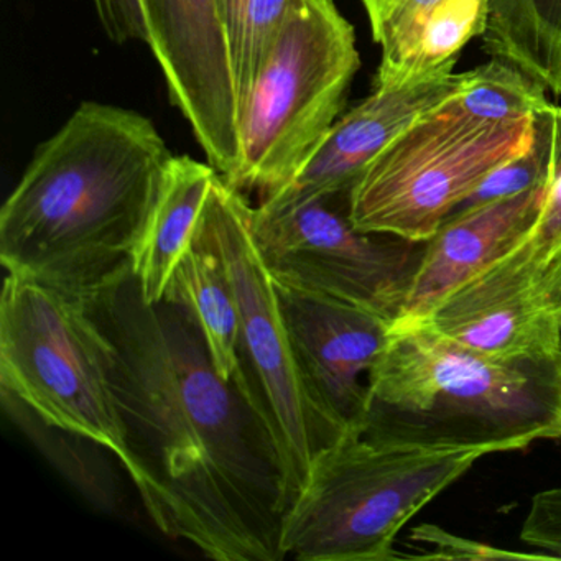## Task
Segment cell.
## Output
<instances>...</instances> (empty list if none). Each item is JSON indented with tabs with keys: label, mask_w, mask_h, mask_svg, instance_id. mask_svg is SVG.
Masks as SVG:
<instances>
[{
	"label": "cell",
	"mask_w": 561,
	"mask_h": 561,
	"mask_svg": "<svg viewBox=\"0 0 561 561\" xmlns=\"http://www.w3.org/2000/svg\"><path fill=\"white\" fill-rule=\"evenodd\" d=\"M84 300L110 340L124 469L153 524L211 560H285L284 461L241 364L222 377L192 311L147 304L133 267Z\"/></svg>",
	"instance_id": "1"
},
{
	"label": "cell",
	"mask_w": 561,
	"mask_h": 561,
	"mask_svg": "<svg viewBox=\"0 0 561 561\" xmlns=\"http://www.w3.org/2000/svg\"><path fill=\"white\" fill-rule=\"evenodd\" d=\"M173 157L149 117L84 101L2 206V265L90 297L130 268Z\"/></svg>",
	"instance_id": "2"
},
{
	"label": "cell",
	"mask_w": 561,
	"mask_h": 561,
	"mask_svg": "<svg viewBox=\"0 0 561 561\" xmlns=\"http://www.w3.org/2000/svg\"><path fill=\"white\" fill-rule=\"evenodd\" d=\"M360 435L412 448L515 451L561 438V354L499 357L423 323H392Z\"/></svg>",
	"instance_id": "3"
},
{
	"label": "cell",
	"mask_w": 561,
	"mask_h": 561,
	"mask_svg": "<svg viewBox=\"0 0 561 561\" xmlns=\"http://www.w3.org/2000/svg\"><path fill=\"white\" fill-rule=\"evenodd\" d=\"M489 456L482 449L412 448L347 432L320 453L282 527L285 558L397 560L393 541L428 502Z\"/></svg>",
	"instance_id": "4"
},
{
	"label": "cell",
	"mask_w": 561,
	"mask_h": 561,
	"mask_svg": "<svg viewBox=\"0 0 561 561\" xmlns=\"http://www.w3.org/2000/svg\"><path fill=\"white\" fill-rule=\"evenodd\" d=\"M360 68L356 32L330 0L288 15L239 113V160L229 186L259 202L295 182L343 116Z\"/></svg>",
	"instance_id": "5"
},
{
	"label": "cell",
	"mask_w": 561,
	"mask_h": 561,
	"mask_svg": "<svg viewBox=\"0 0 561 561\" xmlns=\"http://www.w3.org/2000/svg\"><path fill=\"white\" fill-rule=\"evenodd\" d=\"M0 383L42 422L90 439L126 466L111 344L84 298L8 272L0 304Z\"/></svg>",
	"instance_id": "6"
},
{
	"label": "cell",
	"mask_w": 561,
	"mask_h": 561,
	"mask_svg": "<svg viewBox=\"0 0 561 561\" xmlns=\"http://www.w3.org/2000/svg\"><path fill=\"white\" fill-rule=\"evenodd\" d=\"M251 215L248 196L218 175L193 239L215 252L231 282L241 318V367L274 426L291 505L317 456L347 430L318 405L305 382L282 313L277 284L252 236Z\"/></svg>",
	"instance_id": "7"
},
{
	"label": "cell",
	"mask_w": 561,
	"mask_h": 561,
	"mask_svg": "<svg viewBox=\"0 0 561 561\" xmlns=\"http://www.w3.org/2000/svg\"><path fill=\"white\" fill-rule=\"evenodd\" d=\"M449 100L400 134L357 180L350 199L357 229L428 241L495 169L530 142L531 121L481 123Z\"/></svg>",
	"instance_id": "8"
},
{
	"label": "cell",
	"mask_w": 561,
	"mask_h": 561,
	"mask_svg": "<svg viewBox=\"0 0 561 561\" xmlns=\"http://www.w3.org/2000/svg\"><path fill=\"white\" fill-rule=\"evenodd\" d=\"M351 190L278 195L252 206L251 229L278 284L330 295L396 321L425 242L357 229Z\"/></svg>",
	"instance_id": "9"
},
{
	"label": "cell",
	"mask_w": 561,
	"mask_h": 561,
	"mask_svg": "<svg viewBox=\"0 0 561 561\" xmlns=\"http://www.w3.org/2000/svg\"><path fill=\"white\" fill-rule=\"evenodd\" d=\"M150 51L170 103L222 180L239 160V104L215 0H142Z\"/></svg>",
	"instance_id": "10"
},
{
	"label": "cell",
	"mask_w": 561,
	"mask_h": 561,
	"mask_svg": "<svg viewBox=\"0 0 561 561\" xmlns=\"http://www.w3.org/2000/svg\"><path fill=\"white\" fill-rule=\"evenodd\" d=\"M275 284L311 396L337 425L359 432L366 416L367 379L389 343L393 321L330 295Z\"/></svg>",
	"instance_id": "11"
},
{
	"label": "cell",
	"mask_w": 561,
	"mask_h": 561,
	"mask_svg": "<svg viewBox=\"0 0 561 561\" xmlns=\"http://www.w3.org/2000/svg\"><path fill=\"white\" fill-rule=\"evenodd\" d=\"M459 83L461 75L451 73L374 84L373 93L336 121L300 175L280 193L305 196L353 190L367 167L420 117L455 96Z\"/></svg>",
	"instance_id": "12"
},
{
	"label": "cell",
	"mask_w": 561,
	"mask_h": 561,
	"mask_svg": "<svg viewBox=\"0 0 561 561\" xmlns=\"http://www.w3.org/2000/svg\"><path fill=\"white\" fill-rule=\"evenodd\" d=\"M545 183L453 213L425 241L402 311L393 323L426 320L453 291L507 252L534 225Z\"/></svg>",
	"instance_id": "13"
},
{
	"label": "cell",
	"mask_w": 561,
	"mask_h": 561,
	"mask_svg": "<svg viewBox=\"0 0 561 561\" xmlns=\"http://www.w3.org/2000/svg\"><path fill=\"white\" fill-rule=\"evenodd\" d=\"M218 172L190 156L173 157L152 215L137 242L130 267L147 304L165 297L176 265L192 248L199 216Z\"/></svg>",
	"instance_id": "14"
},
{
	"label": "cell",
	"mask_w": 561,
	"mask_h": 561,
	"mask_svg": "<svg viewBox=\"0 0 561 561\" xmlns=\"http://www.w3.org/2000/svg\"><path fill=\"white\" fill-rule=\"evenodd\" d=\"M482 45L561 100V0H489Z\"/></svg>",
	"instance_id": "15"
},
{
	"label": "cell",
	"mask_w": 561,
	"mask_h": 561,
	"mask_svg": "<svg viewBox=\"0 0 561 561\" xmlns=\"http://www.w3.org/2000/svg\"><path fill=\"white\" fill-rule=\"evenodd\" d=\"M165 297L192 311L216 370L231 379L241 364V318L231 282L215 252L193 239L192 248L173 272Z\"/></svg>",
	"instance_id": "16"
},
{
	"label": "cell",
	"mask_w": 561,
	"mask_h": 561,
	"mask_svg": "<svg viewBox=\"0 0 561 561\" xmlns=\"http://www.w3.org/2000/svg\"><path fill=\"white\" fill-rule=\"evenodd\" d=\"M238 94L239 113L288 15L301 0H215Z\"/></svg>",
	"instance_id": "17"
},
{
	"label": "cell",
	"mask_w": 561,
	"mask_h": 561,
	"mask_svg": "<svg viewBox=\"0 0 561 561\" xmlns=\"http://www.w3.org/2000/svg\"><path fill=\"white\" fill-rule=\"evenodd\" d=\"M547 93L524 71L494 58L461 73V84L449 103L481 123H528L551 106Z\"/></svg>",
	"instance_id": "18"
},
{
	"label": "cell",
	"mask_w": 561,
	"mask_h": 561,
	"mask_svg": "<svg viewBox=\"0 0 561 561\" xmlns=\"http://www.w3.org/2000/svg\"><path fill=\"white\" fill-rule=\"evenodd\" d=\"M489 12V0H446L426 22L400 84L451 75L466 45L485 34Z\"/></svg>",
	"instance_id": "19"
},
{
	"label": "cell",
	"mask_w": 561,
	"mask_h": 561,
	"mask_svg": "<svg viewBox=\"0 0 561 561\" xmlns=\"http://www.w3.org/2000/svg\"><path fill=\"white\" fill-rule=\"evenodd\" d=\"M374 42L380 47L374 84H400L426 22L446 0H360Z\"/></svg>",
	"instance_id": "20"
},
{
	"label": "cell",
	"mask_w": 561,
	"mask_h": 561,
	"mask_svg": "<svg viewBox=\"0 0 561 561\" xmlns=\"http://www.w3.org/2000/svg\"><path fill=\"white\" fill-rule=\"evenodd\" d=\"M545 111L531 119L528 146L495 169L458 209L508 198L545 183L548 175V123Z\"/></svg>",
	"instance_id": "21"
},
{
	"label": "cell",
	"mask_w": 561,
	"mask_h": 561,
	"mask_svg": "<svg viewBox=\"0 0 561 561\" xmlns=\"http://www.w3.org/2000/svg\"><path fill=\"white\" fill-rule=\"evenodd\" d=\"M545 116L548 123V175L540 211L525 232L524 241L540 257L561 262V107L551 104Z\"/></svg>",
	"instance_id": "22"
},
{
	"label": "cell",
	"mask_w": 561,
	"mask_h": 561,
	"mask_svg": "<svg viewBox=\"0 0 561 561\" xmlns=\"http://www.w3.org/2000/svg\"><path fill=\"white\" fill-rule=\"evenodd\" d=\"M412 540L430 547L419 554L426 560H547L538 551H512L491 547L471 538L453 535L438 525L423 524L412 530Z\"/></svg>",
	"instance_id": "23"
},
{
	"label": "cell",
	"mask_w": 561,
	"mask_h": 561,
	"mask_svg": "<svg viewBox=\"0 0 561 561\" xmlns=\"http://www.w3.org/2000/svg\"><path fill=\"white\" fill-rule=\"evenodd\" d=\"M104 34L117 45L149 42L142 0H93Z\"/></svg>",
	"instance_id": "24"
},
{
	"label": "cell",
	"mask_w": 561,
	"mask_h": 561,
	"mask_svg": "<svg viewBox=\"0 0 561 561\" xmlns=\"http://www.w3.org/2000/svg\"><path fill=\"white\" fill-rule=\"evenodd\" d=\"M560 354H561V327H560Z\"/></svg>",
	"instance_id": "25"
},
{
	"label": "cell",
	"mask_w": 561,
	"mask_h": 561,
	"mask_svg": "<svg viewBox=\"0 0 561 561\" xmlns=\"http://www.w3.org/2000/svg\"><path fill=\"white\" fill-rule=\"evenodd\" d=\"M330 2H334V0H330Z\"/></svg>",
	"instance_id": "26"
}]
</instances>
